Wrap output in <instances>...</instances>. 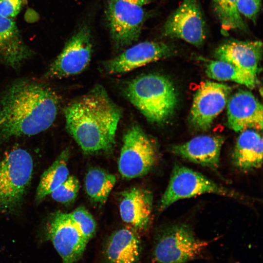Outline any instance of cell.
Masks as SVG:
<instances>
[{
	"label": "cell",
	"mask_w": 263,
	"mask_h": 263,
	"mask_svg": "<svg viewBox=\"0 0 263 263\" xmlns=\"http://www.w3.org/2000/svg\"><path fill=\"white\" fill-rule=\"evenodd\" d=\"M59 104L57 94L44 84L25 79L14 82L0 99V143L47 130Z\"/></svg>",
	"instance_id": "6da1fadb"
},
{
	"label": "cell",
	"mask_w": 263,
	"mask_h": 263,
	"mask_svg": "<svg viewBox=\"0 0 263 263\" xmlns=\"http://www.w3.org/2000/svg\"><path fill=\"white\" fill-rule=\"evenodd\" d=\"M66 128L84 152L111 150L122 110L103 86L96 85L64 109Z\"/></svg>",
	"instance_id": "7a4b0ae2"
},
{
	"label": "cell",
	"mask_w": 263,
	"mask_h": 263,
	"mask_svg": "<svg viewBox=\"0 0 263 263\" xmlns=\"http://www.w3.org/2000/svg\"><path fill=\"white\" fill-rule=\"evenodd\" d=\"M124 93L148 121L162 124L172 116L177 95L172 82L164 75L149 74L128 82Z\"/></svg>",
	"instance_id": "3957f363"
},
{
	"label": "cell",
	"mask_w": 263,
	"mask_h": 263,
	"mask_svg": "<svg viewBox=\"0 0 263 263\" xmlns=\"http://www.w3.org/2000/svg\"><path fill=\"white\" fill-rule=\"evenodd\" d=\"M33 170V158L24 149H13L3 157L0 161V212L12 211L21 204Z\"/></svg>",
	"instance_id": "277c9868"
},
{
	"label": "cell",
	"mask_w": 263,
	"mask_h": 263,
	"mask_svg": "<svg viewBox=\"0 0 263 263\" xmlns=\"http://www.w3.org/2000/svg\"><path fill=\"white\" fill-rule=\"evenodd\" d=\"M208 243L199 239L185 224L163 229L158 235L152 252L154 263H187L199 257Z\"/></svg>",
	"instance_id": "5b68a950"
},
{
	"label": "cell",
	"mask_w": 263,
	"mask_h": 263,
	"mask_svg": "<svg viewBox=\"0 0 263 263\" xmlns=\"http://www.w3.org/2000/svg\"><path fill=\"white\" fill-rule=\"evenodd\" d=\"M206 193L244 199L243 196L217 184L203 174L184 166L175 164L168 186L161 199L159 210H164L180 200Z\"/></svg>",
	"instance_id": "8992f818"
},
{
	"label": "cell",
	"mask_w": 263,
	"mask_h": 263,
	"mask_svg": "<svg viewBox=\"0 0 263 263\" xmlns=\"http://www.w3.org/2000/svg\"><path fill=\"white\" fill-rule=\"evenodd\" d=\"M156 146L137 125L131 126L124 134L118 163V170L127 179L147 174L156 164Z\"/></svg>",
	"instance_id": "52a82bcc"
},
{
	"label": "cell",
	"mask_w": 263,
	"mask_h": 263,
	"mask_svg": "<svg viewBox=\"0 0 263 263\" xmlns=\"http://www.w3.org/2000/svg\"><path fill=\"white\" fill-rule=\"evenodd\" d=\"M161 31L163 37L202 46L207 38V27L199 0H183L167 19Z\"/></svg>",
	"instance_id": "ba28073f"
},
{
	"label": "cell",
	"mask_w": 263,
	"mask_h": 263,
	"mask_svg": "<svg viewBox=\"0 0 263 263\" xmlns=\"http://www.w3.org/2000/svg\"><path fill=\"white\" fill-rule=\"evenodd\" d=\"M106 16L110 35L116 47L136 41L147 14L142 6L125 0H109Z\"/></svg>",
	"instance_id": "9c48e42d"
},
{
	"label": "cell",
	"mask_w": 263,
	"mask_h": 263,
	"mask_svg": "<svg viewBox=\"0 0 263 263\" xmlns=\"http://www.w3.org/2000/svg\"><path fill=\"white\" fill-rule=\"evenodd\" d=\"M92 49L90 28L87 24H83L68 40L45 76L62 78L81 73L91 61Z\"/></svg>",
	"instance_id": "30bf717a"
},
{
	"label": "cell",
	"mask_w": 263,
	"mask_h": 263,
	"mask_svg": "<svg viewBox=\"0 0 263 263\" xmlns=\"http://www.w3.org/2000/svg\"><path fill=\"white\" fill-rule=\"evenodd\" d=\"M231 91L230 87L218 82L207 81L201 85L194 95L190 112V122L194 129H209L226 106Z\"/></svg>",
	"instance_id": "8fae6325"
},
{
	"label": "cell",
	"mask_w": 263,
	"mask_h": 263,
	"mask_svg": "<svg viewBox=\"0 0 263 263\" xmlns=\"http://www.w3.org/2000/svg\"><path fill=\"white\" fill-rule=\"evenodd\" d=\"M174 47L162 42L143 41L123 51L103 63L104 71L109 75L123 74L150 63L172 55Z\"/></svg>",
	"instance_id": "7c38bea8"
},
{
	"label": "cell",
	"mask_w": 263,
	"mask_h": 263,
	"mask_svg": "<svg viewBox=\"0 0 263 263\" xmlns=\"http://www.w3.org/2000/svg\"><path fill=\"white\" fill-rule=\"evenodd\" d=\"M48 236L62 263H75L81 258L88 241L68 213H56L48 227Z\"/></svg>",
	"instance_id": "4fadbf2b"
},
{
	"label": "cell",
	"mask_w": 263,
	"mask_h": 263,
	"mask_svg": "<svg viewBox=\"0 0 263 263\" xmlns=\"http://www.w3.org/2000/svg\"><path fill=\"white\" fill-rule=\"evenodd\" d=\"M228 127L236 132L263 129V106L250 92L239 90L228 98L227 104Z\"/></svg>",
	"instance_id": "5bb4252c"
},
{
	"label": "cell",
	"mask_w": 263,
	"mask_h": 263,
	"mask_svg": "<svg viewBox=\"0 0 263 263\" xmlns=\"http://www.w3.org/2000/svg\"><path fill=\"white\" fill-rule=\"evenodd\" d=\"M263 54L261 41L231 40L219 45L214 55L217 60L229 63L255 77L260 71Z\"/></svg>",
	"instance_id": "9a60e30c"
},
{
	"label": "cell",
	"mask_w": 263,
	"mask_h": 263,
	"mask_svg": "<svg viewBox=\"0 0 263 263\" xmlns=\"http://www.w3.org/2000/svg\"><path fill=\"white\" fill-rule=\"evenodd\" d=\"M225 138L220 135H200L181 144L173 145V154L192 163L216 170Z\"/></svg>",
	"instance_id": "2e32d148"
},
{
	"label": "cell",
	"mask_w": 263,
	"mask_h": 263,
	"mask_svg": "<svg viewBox=\"0 0 263 263\" xmlns=\"http://www.w3.org/2000/svg\"><path fill=\"white\" fill-rule=\"evenodd\" d=\"M119 203L122 220L138 230L150 226L152 215V196L149 190L132 188L123 192Z\"/></svg>",
	"instance_id": "e0dca14e"
},
{
	"label": "cell",
	"mask_w": 263,
	"mask_h": 263,
	"mask_svg": "<svg viewBox=\"0 0 263 263\" xmlns=\"http://www.w3.org/2000/svg\"><path fill=\"white\" fill-rule=\"evenodd\" d=\"M141 252L138 235L133 229L124 227L108 238L103 254L105 263H138Z\"/></svg>",
	"instance_id": "ac0fdd59"
},
{
	"label": "cell",
	"mask_w": 263,
	"mask_h": 263,
	"mask_svg": "<svg viewBox=\"0 0 263 263\" xmlns=\"http://www.w3.org/2000/svg\"><path fill=\"white\" fill-rule=\"evenodd\" d=\"M31 55L18 28L10 19L0 16V59L17 68Z\"/></svg>",
	"instance_id": "d6986e66"
},
{
	"label": "cell",
	"mask_w": 263,
	"mask_h": 263,
	"mask_svg": "<svg viewBox=\"0 0 263 263\" xmlns=\"http://www.w3.org/2000/svg\"><path fill=\"white\" fill-rule=\"evenodd\" d=\"M263 139L252 129L241 132L232 154L233 162L240 170L247 171L260 168L263 163Z\"/></svg>",
	"instance_id": "ffe728a7"
},
{
	"label": "cell",
	"mask_w": 263,
	"mask_h": 263,
	"mask_svg": "<svg viewBox=\"0 0 263 263\" xmlns=\"http://www.w3.org/2000/svg\"><path fill=\"white\" fill-rule=\"evenodd\" d=\"M69 156V150H63L42 174L36 194L37 203L42 201L68 177L67 163Z\"/></svg>",
	"instance_id": "44dd1931"
},
{
	"label": "cell",
	"mask_w": 263,
	"mask_h": 263,
	"mask_svg": "<svg viewBox=\"0 0 263 263\" xmlns=\"http://www.w3.org/2000/svg\"><path fill=\"white\" fill-rule=\"evenodd\" d=\"M116 181L114 175L100 168H92L85 178V188L90 198L94 202L103 204Z\"/></svg>",
	"instance_id": "7402d4cb"
},
{
	"label": "cell",
	"mask_w": 263,
	"mask_h": 263,
	"mask_svg": "<svg viewBox=\"0 0 263 263\" xmlns=\"http://www.w3.org/2000/svg\"><path fill=\"white\" fill-rule=\"evenodd\" d=\"M208 77L218 81H230L253 89L258 83L257 77L249 75L232 64L219 60H211L206 65Z\"/></svg>",
	"instance_id": "603a6c76"
},
{
	"label": "cell",
	"mask_w": 263,
	"mask_h": 263,
	"mask_svg": "<svg viewBox=\"0 0 263 263\" xmlns=\"http://www.w3.org/2000/svg\"><path fill=\"white\" fill-rule=\"evenodd\" d=\"M239 0H212L213 9L223 32L247 31V26L238 10Z\"/></svg>",
	"instance_id": "cb8c5ba5"
},
{
	"label": "cell",
	"mask_w": 263,
	"mask_h": 263,
	"mask_svg": "<svg viewBox=\"0 0 263 263\" xmlns=\"http://www.w3.org/2000/svg\"><path fill=\"white\" fill-rule=\"evenodd\" d=\"M85 239L89 242L94 235L96 224L92 214L83 207H79L68 213Z\"/></svg>",
	"instance_id": "d4e9b609"
},
{
	"label": "cell",
	"mask_w": 263,
	"mask_h": 263,
	"mask_svg": "<svg viewBox=\"0 0 263 263\" xmlns=\"http://www.w3.org/2000/svg\"><path fill=\"white\" fill-rule=\"evenodd\" d=\"M79 189V183L74 176L69 175L67 179L50 194L56 202L68 205L76 198Z\"/></svg>",
	"instance_id": "484cf974"
},
{
	"label": "cell",
	"mask_w": 263,
	"mask_h": 263,
	"mask_svg": "<svg viewBox=\"0 0 263 263\" xmlns=\"http://www.w3.org/2000/svg\"><path fill=\"white\" fill-rule=\"evenodd\" d=\"M261 9V0H239L238 10L242 16L256 23Z\"/></svg>",
	"instance_id": "4316f807"
},
{
	"label": "cell",
	"mask_w": 263,
	"mask_h": 263,
	"mask_svg": "<svg viewBox=\"0 0 263 263\" xmlns=\"http://www.w3.org/2000/svg\"><path fill=\"white\" fill-rule=\"evenodd\" d=\"M21 0H0V16L7 18L15 17L21 9Z\"/></svg>",
	"instance_id": "83f0119b"
},
{
	"label": "cell",
	"mask_w": 263,
	"mask_h": 263,
	"mask_svg": "<svg viewBox=\"0 0 263 263\" xmlns=\"http://www.w3.org/2000/svg\"><path fill=\"white\" fill-rule=\"evenodd\" d=\"M140 6L149 3L151 0H125Z\"/></svg>",
	"instance_id": "f1b7e54d"
}]
</instances>
